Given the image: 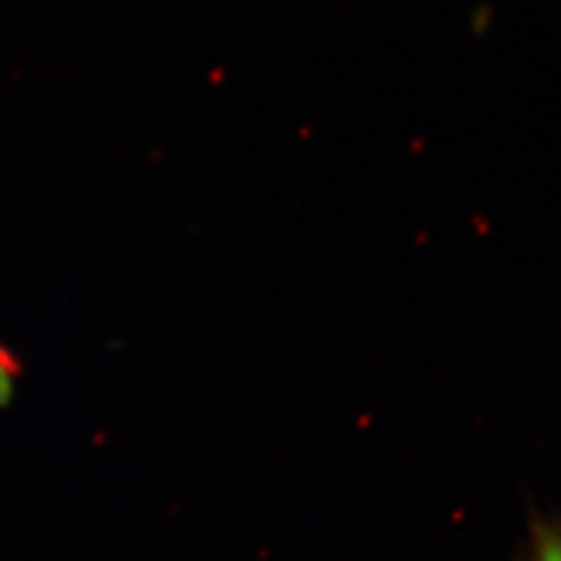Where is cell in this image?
Wrapping results in <instances>:
<instances>
[{
	"label": "cell",
	"mask_w": 561,
	"mask_h": 561,
	"mask_svg": "<svg viewBox=\"0 0 561 561\" xmlns=\"http://www.w3.org/2000/svg\"><path fill=\"white\" fill-rule=\"evenodd\" d=\"M16 377H20V363H16V358L10 354V351L0 346V408L10 405Z\"/></svg>",
	"instance_id": "obj_1"
},
{
	"label": "cell",
	"mask_w": 561,
	"mask_h": 561,
	"mask_svg": "<svg viewBox=\"0 0 561 561\" xmlns=\"http://www.w3.org/2000/svg\"><path fill=\"white\" fill-rule=\"evenodd\" d=\"M538 561H561V538L559 536L542 538Z\"/></svg>",
	"instance_id": "obj_2"
}]
</instances>
